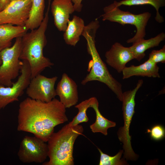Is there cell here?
Instances as JSON below:
<instances>
[{
  "instance_id": "obj_1",
  "label": "cell",
  "mask_w": 165,
  "mask_h": 165,
  "mask_svg": "<svg viewBox=\"0 0 165 165\" xmlns=\"http://www.w3.org/2000/svg\"><path fill=\"white\" fill-rule=\"evenodd\" d=\"M66 108L55 98L46 102L28 97L19 104L17 130L32 133L47 142L54 127L68 120Z\"/></svg>"
},
{
  "instance_id": "obj_2",
  "label": "cell",
  "mask_w": 165,
  "mask_h": 165,
  "mask_svg": "<svg viewBox=\"0 0 165 165\" xmlns=\"http://www.w3.org/2000/svg\"><path fill=\"white\" fill-rule=\"evenodd\" d=\"M44 19L37 28L26 33L21 37L22 46L20 60L27 61L29 64L31 79L40 74L47 68L54 65L48 58L45 57L43 50L46 45L45 35L49 20L50 3Z\"/></svg>"
},
{
  "instance_id": "obj_3",
  "label": "cell",
  "mask_w": 165,
  "mask_h": 165,
  "mask_svg": "<svg viewBox=\"0 0 165 165\" xmlns=\"http://www.w3.org/2000/svg\"><path fill=\"white\" fill-rule=\"evenodd\" d=\"M84 131L83 127L78 124L71 126L68 124L56 132H53L48 141V161L44 165H73L74 143Z\"/></svg>"
},
{
  "instance_id": "obj_4",
  "label": "cell",
  "mask_w": 165,
  "mask_h": 165,
  "mask_svg": "<svg viewBox=\"0 0 165 165\" xmlns=\"http://www.w3.org/2000/svg\"><path fill=\"white\" fill-rule=\"evenodd\" d=\"M96 32L93 30H83L82 35L87 42V50L92 60L89 63L88 71L89 73L82 80L81 83L85 85L89 82L97 81L106 85L122 101L123 91L121 84L109 72L106 64L100 57L95 46Z\"/></svg>"
},
{
  "instance_id": "obj_5",
  "label": "cell",
  "mask_w": 165,
  "mask_h": 165,
  "mask_svg": "<svg viewBox=\"0 0 165 165\" xmlns=\"http://www.w3.org/2000/svg\"><path fill=\"white\" fill-rule=\"evenodd\" d=\"M104 13L101 16L103 21L108 20L118 23L124 26L130 24L135 26L137 31L135 35L127 41L133 44L144 39L146 35L145 28L151 14L148 12L135 14L120 9L114 1L113 3L105 7Z\"/></svg>"
},
{
  "instance_id": "obj_6",
  "label": "cell",
  "mask_w": 165,
  "mask_h": 165,
  "mask_svg": "<svg viewBox=\"0 0 165 165\" xmlns=\"http://www.w3.org/2000/svg\"><path fill=\"white\" fill-rule=\"evenodd\" d=\"M143 83L142 79L138 80L135 88L123 93L122 109L124 121V126L119 129L117 135L119 141L123 144L124 158L127 160H136L138 157L133 151L131 143V136L129 130L132 117L135 113L136 94Z\"/></svg>"
},
{
  "instance_id": "obj_7",
  "label": "cell",
  "mask_w": 165,
  "mask_h": 165,
  "mask_svg": "<svg viewBox=\"0 0 165 165\" xmlns=\"http://www.w3.org/2000/svg\"><path fill=\"white\" fill-rule=\"evenodd\" d=\"M21 37L16 38L13 45L3 49L0 53V83L9 86L12 80L19 75L22 65L20 58L22 46Z\"/></svg>"
},
{
  "instance_id": "obj_8",
  "label": "cell",
  "mask_w": 165,
  "mask_h": 165,
  "mask_svg": "<svg viewBox=\"0 0 165 165\" xmlns=\"http://www.w3.org/2000/svg\"><path fill=\"white\" fill-rule=\"evenodd\" d=\"M22 61L20 74L12 85L6 86L0 83V110L10 103L19 101L31 79L30 67L28 62Z\"/></svg>"
},
{
  "instance_id": "obj_9",
  "label": "cell",
  "mask_w": 165,
  "mask_h": 165,
  "mask_svg": "<svg viewBox=\"0 0 165 165\" xmlns=\"http://www.w3.org/2000/svg\"><path fill=\"white\" fill-rule=\"evenodd\" d=\"M46 142L35 136H25L17 152L19 160L24 163L44 162L48 157V145Z\"/></svg>"
},
{
  "instance_id": "obj_10",
  "label": "cell",
  "mask_w": 165,
  "mask_h": 165,
  "mask_svg": "<svg viewBox=\"0 0 165 165\" xmlns=\"http://www.w3.org/2000/svg\"><path fill=\"white\" fill-rule=\"evenodd\" d=\"M58 77H47L38 74L31 79L27 88L28 97L42 102L51 101L57 95L54 86Z\"/></svg>"
},
{
  "instance_id": "obj_11",
  "label": "cell",
  "mask_w": 165,
  "mask_h": 165,
  "mask_svg": "<svg viewBox=\"0 0 165 165\" xmlns=\"http://www.w3.org/2000/svg\"><path fill=\"white\" fill-rule=\"evenodd\" d=\"M32 0H13L0 11V24L25 26L31 8Z\"/></svg>"
},
{
  "instance_id": "obj_12",
  "label": "cell",
  "mask_w": 165,
  "mask_h": 165,
  "mask_svg": "<svg viewBox=\"0 0 165 165\" xmlns=\"http://www.w3.org/2000/svg\"><path fill=\"white\" fill-rule=\"evenodd\" d=\"M106 62L119 73L122 72L126 64L134 59L130 47H126L116 42L105 53Z\"/></svg>"
},
{
  "instance_id": "obj_13",
  "label": "cell",
  "mask_w": 165,
  "mask_h": 165,
  "mask_svg": "<svg viewBox=\"0 0 165 165\" xmlns=\"http://www.w3.org/2000/svg\"><path fill=\"white\" fill-rule=\"evenodd\" d=\"M56 91L60 101L66 108L75 105L78 101L77 85L65 73L63 74L57 84Z\"/></svg>"
},
{
  "instance_id": "obj_14",
  "label": "cell",
  "mask_w": 165,
  "mask_h": 165,
  "mask_svg": "<svg viewBox=\"0 0 165 165\" xmlns=\"http://www.w3.org/2000/svg\"><path fill=\"white\" fill-rule=\"evenodd\" d=\"M54 24L60 31L66 30L70 15L75 10L71 0H53L51 6Z\"/></svg>"
},
{
  "instance_id": "obj_15",
  "label": "cell",
  "mask_w": 165,
  "mask_h": 165,
  "mask_svg": "<svg viewBox=\"0 0 165 165\" xmlns=\"http://www.w3.org/2000/svg\"><path fill=\"white\" fill-rule=\"evenodd\" d=\"M159 68L157 65L148 59L143 64L138 66L131 65L126 67L122 72L123 79L133 76H140L160 78Z\"/></svg>"
},
{
  "instance_id": "obj_16",
  "label": "cell",
  "mask_w": 165,
  "mask_h": 165,
  "mask_svg": "<svg viewBox=\"0 0 165 165\" xmlns=\"http://www.w3.org/2000/svg\"><path fill=\"white\" fill-rule=\"evenodd\" d=\"M85 26L83 20L76 15H74L71 20H69L63 34L66 43L75 46L79 40Z\"/></svg>"
},
{
  "instance_id": "obj_17",
  "label": "cell",
  "mask_w": 165,
  "mask_h": 165,
  "mask_svg": "<svg viewBox=\"0 0 165 165\" xmlns=\"http://www.w3.org/2000/svg\"><path fill=\"white\" fill-rule=\"evenodd\" d=\"M165 39V34L162 32L155 37L148 39H144L133 44L130 47L134 59L140 61L145 56V51L147 50L159 46Z\"/></svg>"
},
{
  "instance_id": "obj_18",
  "label": "cell",
  "mask_w": 165,
  "mask_h": 165,
  "mask_svg": "<svg viewBox=\"0 0 165 165\" xmlns=\"http://www.w3.org/2000/svg\"><path fill=\"white\" fill-rule=\"evenodd\" d=\"M27 31L25 26L10 24H0V44L3 48L10 47L13 38L22 37Z\"/></svg>"
},
{
  "instance_id": "obj_19",
  "label": "cell",
  "mask_w": 165,
  "mask_h": 165,
  "mask_svg": "<svg viewBox=\"0 0 165 165\" xmlns=\"http://www.w3.org/2000/svg\"><path fill=\"white\" fill-rule=\"evenodd\" d=\"M45 0H32L29 18L25 26L27 30L38 28L42 22L44 16Z\"/></svg>"
},
{
  "instance_id": "obj_20",
  "label": "cell",
  "mask_w": 165,
  "mask_h": 165,
  "mask_svg": "<svg viewBox=\"0 0 165 165\" xmlns=\"http://www.w3.org/2000/svg\"><path fill=\"white\" fill-rule=\"evenodd\" d=\"M95 111L96 119L95 122L90 126V128L94 133L100 132L105 135L108 134V128L115 127L116 123L107 119L101 114L99 109V103L97 101L91 106Z\"/></svg>"
},
{
  "instance_id": "obj_21",
  "label": "cell",
  "mask_w": 165,
  "mask_h": 165,
  "mask_svg": "<svg viewBox=\"0 0 165 165\" xmlns=\"http://www.w3.org/2000/svg\"><path fill=\"white\" fill-rule=\"evenodd\" d=\"M118 7L121 5L130 6L133 5L149 4L153 6L156 11V15L155 17L156 20L161 23L164 21L163 17L160 13V8L163 6L165 4V0H124L117 2L115 1Z\"/></svg>"
},
{
  "instance_id": "obj_22",
  "label": "cell",
  "mask_w": 165,
  "mask_h": 165,
  "mask_svg": "<svg viewBox=\"0 0 165 165\" xmlns=\"http://www.w3.org/2000/svg\"><path fill=\"white\" fill-rule=\"evenodd\" d=\"M97 100L95 97H92L82 101L75 106L78 110V112L70 122L68 124L71 126H75L82 123L88 122L89 119L86 115V111L88 108L94 103Z\"/></svg>"
},
{
  "instance_id": "obj_23",
  "label": "cell",
  "mask_w": 165,
  "mask_h": 165,
  "mask_svg": "<svg viewBox=\"0 0 165 165\" xmlns=\"http://www.w3.org/2000/svg\"><path fill=\"white\" fill-rule=\"evenodd\" d=\"M100 153V157L99 165H127V163L124 159H121L123 152V150H121L115 155L110 156L104 153L101 150L98 148Z\"/></svg>"
},
{
  "instance_id": "obj_24",
  "label": "cell",
  "mask_w": 165,
  "mask_h": 165,
  "mask_svg": "<svg viewBox=\"0 0 165 165\" xmlns=\"http://www.w3.org/2000/svg\"><path fill=\"white\" fill-rule=\"evenodd\" d=\"M147 132L149 134L152 139L156 141L161 140L165 137V128L160 124L153 126L147 130Z\"/></svg>"
},
{
  "instance_id": "obj_25",
  "label": "cell",
  "mask_w": 165,
  "mask_h": 165,
  "mask_svg": "<svg viewBox=\"0 0 165 165\" xmlns=\"http://www.w3.org/2000/svg\"><path fill=\"white\" fill-rule=\"evenodd\" d=\"M148 59L156 64L159 62L164 63L165 46L160 50H154L152 51L149 54Z\"/></svg>"
},
{
  "instance_id": "obj_26",
  "label": "cell",
  "mask_w": 165,
  "mask_h": 165,
  "mask_svg": "<svg viewBox=\"0 0 165 165\" xmlns=\"http://www.w3.org/2000/svg\"><path fill=\"white\" fill-rule=\"evenodd\" d=\"M73 3L75 11L80 12L81 11L82 5L81 4L82 0H71Z\"/></svg>"
},
{
  "instance_id": "obj_27",
  "label": "cell",
  "mask_w": 165,
  "mask_h": 165,
  "mask_svg": "<svg viewBox=\"0 0 165 165\" xmlns=\"http://www.w3.org/2000/svg\"><path fill=\"white\" fill-rule=\"evenodd\" d=\"M11 1V0H0V7L1 11Z\"/></svg>"
},
{
  "instance_id": "obj_28",
  "label": "cell",
  "mask_w": 165,
  "mask_h": 165,
  "mask_svg": "<svg viewBox=\"0 0 165 165\" xmlns=\"http://www.w3.org/2000/svg\"><path fill=\"white\" fill-rule=\"evenodd\" d=\"M4 49L2 47V46L0 44V52L1 51V50L3 49ZM2 61H1V58H0V66L1 65V64H2Z\"/></svg>"
},
{
  "instance_id": "obj_29",
  "label": "cell",
  "mask_w": 165,
  "mask_h": 165,
  "mask_svg": "<svg viewBox=\"0 0 165 165\" xmlns=\"http://www.w3.org/2000/svg\"><path fill=\"white\" fill-rule=\"evenodd\" d=\"M1 11V8H0V11Z\"/></svg>"
},
{
  "instance_id": "obj_30",
  "label": "cell",
  "mask_w": 165,
  "mask_h": 165,
  "mask_svg": "<svg viewBox=\"0 0 165 165\" xmlns=\"http://www.w3.org/2000/svg\"><path fill=\"white\" fill-rule=\"evenodd\" d=\"M12 0H11V1H12Z\"/></svg>"
}]
</instances>
